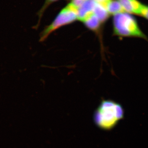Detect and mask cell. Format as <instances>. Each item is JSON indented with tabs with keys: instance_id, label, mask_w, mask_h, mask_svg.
Instances as JSON below:
<instances>
[{
	"instance_id": "8992f818",
	"label": "cell",
	"mask_w": 148,
	"mask_h": 148,
	"mask_svg": "<svg viewBox=\"0 0 148 148\" xmlns=\"http://www.w3.org/2000/svg\"><path fill=\"white\" fill-rule=\"evenodd\" d=\"M89 30L98 32L102 26V23L94 13H92L82 21Z\"/></svg>"
},
{
	"instance_id": "3957f363",
	"label": "cell",
	"mask_w": 148,
	"mask_h": 148,
	"mask_svg": "<svg viewBox=\"0 0 148 148\" xmlns=\"http://www.w3.org/2000/svg\"><path fill=\"white\" fill-rule=\"evenodd\" d=\"M77 9L69 4L59 12L51 24L43 30L40 34V42H44L53 32L61 27L74 22L77 19Z\"/></svg>"
},
{
	"instance_id": "5b68a950",
	"label": "cell",
	"mask_w": 148,
	"mask_h": 148,
	"mask_svg": "<svg viewBox=\"0 0 148 148\" xmlns=\"http://www.w3.org/2000/svg\"><path fill=\"white\" fill-rule=\"evenodd\" d=\"M96 3L95 0H86L78 8V20L82 22L85 19L93 13Z\"/></svg>"
},
{
	"instance_id": "30bf717a",
	"label": "cell",
	"mask_w": 148,
	"mask_h": 148,
	"mask_svg": "<svg viewBox=\"0 0 148 148\" xmlns=\"http://www.w3.org/2000/svg\"><path fill=\"white\" fill-rule=\"evenodd\" d=\"M139 16L144 17V18L148 20V5L143 4Z\"/></svg>"
},
{
	"instance_id": "ba28073f",
	"label": "cell",
	"mask_w": 148,
	"mask_h": 148,
	"mask_svg": "<svg viewBox=\"0 0 148 148\" xmlns=\"http://www.w3.org/2000/svg\"><path fill=\"white\" fill-rule=\"evenodd\" d=\"M106 8L110 15L112 14L114 15L117 14L124 12L121 5L118 0H110L107 4Z\"/></svg>"
},
{
	"instance_id": "6da1fadb",
	"label": "cell",
	"mask_w": 148,
	"mask_h": 148,
	"mask_svg": "<svg viewBox=\"0 0 148 148\" xmlns=\"http://www.w3.org/2000/svg\"><path fill=\"white\" fill-rule=\"evenodd\" d=\"M124 116V109L121 105L112 100H104L95 110L93 118L99 128L109 130L115 127Z\"/></svg>"
},
{
	"instance_id": "7a4b0ae2",
	"label": "cell",
	"mask_w": 148,
	"mask_h": 148,
	"mask_svg": "<svg viewBox=\"0 0 148 148\" xmlns=\"http://www.w3.org/2000/svg\"><path fill=\"white\" fill-rule=\"evenodd\" d=\"M113 34L121 38H137L148 41L147 36L139 27L137 19L132 14L126 13L117 14L113 18Z\"/></svg>"
},
{
	"instance_id": "52a82bcc",
	"label": "cell",
	"mask_w": 148,
	"mask_h": 148,
	"mask_svg": "<svg viewBox=\"0 0 148 148\" xmlns=\"http://www.w3.org/2000/svg\"><path fill=\"white\" fill-rule=\"evenodd\" d=\"M93 13L98 17L102 24L105 23L110 16L106 9L98 3H96L94 8Z\"/></svg>"
},
{
	"instance_id": "7c38bea8",
	"label": "cell",
	"mask_w": 148,
	"mask_h": 148,
	"mask_svg": "<svg viewBox=\"0 0 148 148\" xmlns=\"http://www.w3.org/2000/svg\"><path fill=\"white\" fill-rule=\"evenodd\" d=\"M96 3L103 6L106 8L107 4L109 3L110 0H95Z\"/></svg>"
},
{
	"instance_id": "8fae6325",
	"label": "cell",
	"mask_w": 148,
	"mask_h": 148,
	"mask_svg": "<svg viewBox=\"0 0 148 148\" xmlns=\"http://www.w3.org/2000/svg\"><path fill=\"white\" fill-rule=\"evenodd\" d=\"M85 1L86 0H72L71 3L78 9Z\"/></svg>"
},
{
	"instance_id": "9c48e42d",
	"label": "cell",
	"mask_w": 148,
	"mask_h": 148,
	"mask_svg": "<svg viewBox=\"0 0 148 148\" xmlns=\"http://www.w3.org/2000/svg\"><path fill=\"white\" fill-rule=\"evenodd\" d=\"M58 1V0H45L44 4L43 5L42 7L37 12V15L38 16V23L37 25L35 26L36 29H37L39 27L42 17L45 11L46 10L47 8L52 3H54V2L56 1Z\"/></svg>"
},
{
	"instance_id": "277c9868",
	"label": "cell",
	"mask_w": 148,
	"mask_h": 148,
	"mask_svg": "<svg viewBox=\"0 0 148 148\" xmlns=\"http://www.w3.org/2000/svg\"><path fill=\"white\" fill-rule=\"evenodd\" d=\"M125 12L139 15L143 4L138 0H118Z\"/></svg>"
}]
</instances>
